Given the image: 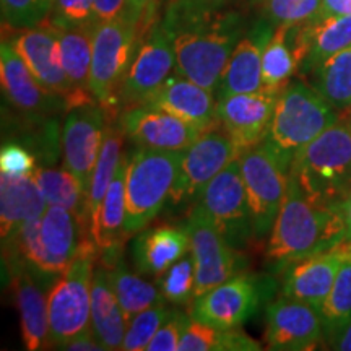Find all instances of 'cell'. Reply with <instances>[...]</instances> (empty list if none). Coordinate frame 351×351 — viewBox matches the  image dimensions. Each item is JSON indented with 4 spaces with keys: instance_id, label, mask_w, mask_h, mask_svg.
<instances>
[{
    "instance_id": "6",
    "label": "cell",
    "mask_w": 351,
    "mask_h": 351,
    "mask_svg": "<svg viewBox=\"0 0 351 351\" xmlns=\"http://www.w3.org/2000/svg\"><path fill=\"white\" fill-rule=\"evenodd\" d=\"M184 152H156L138 148L127 165L125 231L127 236L145 230L171 200L181 171Z\"/></svg>"
},
{
    "instance_id": "38",
    "label": "cell",
    "mask_w": 351,
    "mask_h": 351,
    "mask_svg": "<svg viewBox=\"0 0 351 351\" xmlns=\"http://www.w3.org/2000/svg\"><path fill=\"white\" fill-rule=\"evenodd\" d=\"M169 307L166 304L153 306L150 309H145L137 315H134L129 320V327H127L124 345L122 350L125 351H143L150 345L153 337L160 330V327L168 320L171 315Z\"/></svg>"
},
{
    "instance_id": "30",
    "label": "cell",
    "mask_w": 351,
    "mask_h": 351,
    "mask_svg": "<svg viewBox=\"0 0 351 351\" xmlns=\"http://www.w3.org/2000/svg\"><path fill=\"white\" fill-rule=\"evenodd\" d=\"M34 182L47 205H59L75 213L83 228L91 232V218L88 212V194L73 173L65 168H36Z\"/></svg>"
},
{
    "instance_id": "21",
    "label": "cell",
    "mask_w": 351,
    "mask_h": 351,
    "mask_svg": "<svg viewBox=\"0 0 351 351\" xmlns=\"http://www.w3.org/2000/svg\"><path fill=\"white\" fill-rule=\"evenodd\" d=\"M0 78L8 103L33 119H47L54 114L69 111L62 96L52 93L39 83L10 41H2L0 47Z\"/></svg>"
},
{
    "instance_id": "2",
    "label": "cell",
    "mask_w": 351,
    "mask_h": 351,
    "mask_svg": "<svg viewBox=\"0 0 351 351\" xmlns=\"http://www.w3.org/2000/svg\"><path fill=\"white\" fill-rule=\"evenodd\" d=\"M346 239L340 205H319L307 199L295 174L288 173L287 194L271 228L265 257L274 271L314 256Z\"/></svg>"
},
{
    "instance_id": "7",
    "label": "cell",
    "mask_w": 351,
    "mask_h": 351,
    "mask_svg": "<svg viewBox=\"0 0 351 351\" xmlns=\"http://www.w3.org/2000/svg\"><path fill=\"white\" fill-rule=\"evenodd\" d=\"M138 39L140 26L127 16L95 25L90 90L96 103L108 114L119 112L122 83L134 59Z\"/></svg>"
},
{
    "instance_id": "51",
    "label": "cell",
    "mask_w": 351,
    "mask_h": 351,
    "mask_svg": "<svg viewBox=\"0 0 351 351\" xmlns=\"http://www.w3.org/2000/svg\"><path fill=\"white\" fill-rule=\"evenodd\" d=\"M348 122H350V127H351V114H350V119H348Z\"/></svg>"
},
{
    "instance_id": "31",
    "label": "cell",
    "mask_w": 351,
    "mask_h": 351,
    "mask_svg": "<svg viewBox=\"0 0 351 351\" xmlns=\"http://www.w3.org/2000/svg\"><path fill=\"white\" fill-rule=\"evenodd\" d=\"M106 270L109 283H111L114 293H116V298L119 301L122 311H124L127 320H130L134 315H137L145 309H150L153 306L166 304V300L156 285H152L147 280H143L142 276L130 271L121 258L114 262L112 265L106 267Z\"/></svg>"
},
{
    "instance_id": "13",
    "label": "cell",
    "mask_w": 351,
    "mask_h": 351,
    "mask_svg": "<svg viewBox=\"0 0 351 351\" xmlns=\"http://www.w3.org/2000/svg\"><path fill=\"white\" fill-rule=\"evenodd\" d=\"M184 225L191 236V254L195 265V298L231 276L243 274L245 269L243 256L223 238L218 228L197 205L192 207Z\"/></svg>"
},
{
    "instance_id": "22",
    "label": "cell",
    "mask_w": 351,
    "mask_h": 351,
    "mask_svg": "<svg viewBox=\"0 0 351 351\" xmlns=\"http://www.w3.org/2000/svg\"><path fill=\"white\" fill-rule=\"evenodd\" d=\"M12 291L20 313L21 339L29 351L49 346V295L46 296V285L43 278L20 261H8Z\"/></svg>"
},
{
    "instance_id": "36",
    "label": "cell",
    "mask_w": 351,
    "mask_h": 351,
    "mask_svg": "<svg viewBox=\"0 0 351 351\" xmlns=\"http://www.w3.org/2000/svg\"><path fill=\"white\" fill-rule=\"evenodd\" d=\"M319 313L327 343L351 322V261L341 267Z\"/></svg>"
},
{
    "instance_id": "25",
    "label": "cell",
    "mask_w": 351,
    "mask_h": 351,
    "mask_svg": "<svg viewBox=\"0 0 351 351\" xmlns=\"http://www.w3.org/2000/svg\"><path fill=\"white\" fill-rule=\"evenodd\" d=\"M140 274L158 276L191 254V236L186 225H160L140 232L132 245Z\"/></svg>"
},
{
    "instance_id": "41",
    "label": "cell",
    "mask_w": 351,
    "mask_h": 351,
    "mask_svg": "<svg viewBox=\"0 0 351 351\" xmlns=\"http://www.w3.org/2000/svg\"><path fill=\"white\" fill-rule=\"evenodd\" d=\"M47 20L59 28L96 25L95 0H54Z\"/></svg>"
},
{
    "instance_id": "34",
    "label": "cell",
    "mask_w": 351,
    "mask_h": 351,
    "mask_svg": "<svg viewBox=\"0 0 351 351\" xmlns=\"http://www.w3.org/2000/svg\"><path fill=\"white\" fill-rule=\"evenodd\" d=\"M262 346L239 328H217L191 320L178 351H258Z\"/></svg>"
},
{
    "instance_id": "20",
    "label": "cell",
    "mask_w": 351,
    "mask_h": 351,
    "mask_svg": "<svg viewBox=\"0 0 351 351\" xmlns=\"http://www.w3.org/2000/svg\"><path fill=\"white\" fill-rule=\"evenodd\" d=\"M351 261V241L343 239L333 247L291 263L283 270V296L307 302L320 309L339 276Z\"/></svg>"
},
{
    "instance_id": "29",
    "label": "cell",
    "mask_w": 351,
    "mask_h": 351,
    "mask_svg": "<svg viewBox=\"0 0 351 351\" xmlns=\"http://www.w3.org/2000/svg\"><path fill=\"white\" fill-rule=\"evenodd\" d=\"M60 43L62 67L70 85L75 91L77 106L95 103L90 90L91 56H93V29L95 25L59 28L54 26Z\"/></svg>"
},
{
    "instance_id": "24",
    "label": "cell",
    "mask_w": 351,
    "mask_h": 351,
    "mask_svg": "<svg viewBox=\"0 0 351 351\" xmlns=\"http://www.w3.org/2000/svg\"><path fill=\"white\" fill-rule=\"evenodd\" d=\"M213 95V91L176 72L147 104L173 114L202 130H208L219 125L218 99Z\"/></svg>"
},
{
    "instance_id": "19",
    "label": "cell",
    "mask_w": 351,
    "mask_h": 351,
    "mask_svg": "<svg viewBox=\"0 0 351 351\" xmlns=\"http://www.w3.org/2000/svg\"><path fill=\"white\" fill-rule=\"evenodd\" d=\"M10 43L44 88L62 96L69 111L77 108L75 91L62 67L59 38L49 20L46 19V21L33 28L21 29V33L16 34Z\"/></svg>"
},
{
    "instance_id": "32",
    "label": "cell",
    "mask_w": 351,
    "mask_h": 351,
    "mask_svg": "<svg viewBox=\"0 0 351 351\" xmlns=\"http://www.w3.org/2000/svg\"><path fill=\"white\" fill-rule=\"evenodd\" d=\"M309 75L313 86L332 108L340 112L351 109V46L328 57Z\"/></svg>"
},
{
    "instance_id": "16",
    "label": "cell",
    "mask_w": 351,
    "mask_h": 351,
    "mask_svg": "<svg viewBox=\"0 0 351 351\" xmlns=\"http://www.w3.org/2000/svg\"><path fill=\"white\" fill-rule=\"evenodd\" d=\"M119 125L138 148L156 152H186L204 132L173 114L148 104L121 111Z\"/></svg>"
},
{
    "instance_id": "28",
    "label": "cell",
    "mask_w": 351,
    "mask_h": 351,
    "mask_svg": "<svg viewBox=\"0 0 351 351\" xmlns=\"http://www.w3.org/2000/svg\"><path fill=\"white\" fill-rule=\"evenodd\" d=\"M129 160L122 156L117 173L109 186L103 204L91 219V238L99 252L117 251L129 238L125 231V178Z\"/></svg>"
},
{
    "instance_id": "14",
    "label": "cell",
    "mask_w": 351,
    "mask_h": 351,
    "mask_svg": "<svg viewBox=\"0 0 351 351\" xmlns=\"http://www.w3.org/2000/svg\"><path fill=\"white\" fill-rule=\"evenodd\" d=\"M241 155L243 152L221 125L204 130L200 137L184 152L181 171L171 202H197L215 176L234 160H239Z\"/></svg>"
},
{
    "instance_id": "48",
    "label": "cell",
    "mask_w": 351,
    "mask_h": 351,
    "mask_svg": "<svg viewBox=\"0 0 351 351\" xmlns=\"http://www.w3.org/2000/svg\"><path fill=\"white\" fill-rule=\"evenodd\" d=\"M341 215H343V219H345L346 239L351 241V192L346 195V199L341 202Z\"/></svg>"
},
{
    "instance_id": "18",
    "label": "cell",
    "mask_w": 351,
    "mask_h": 351,
    "mask_svg": "<svg viewBox=\"0 0 351 351\" xmlns=\"http://www.w3.org/2000/svg\"><path fill=\"white\" fill-rule=\"evenodd\" d=\"M265 320L269 350H313L326 340L319 309L293 298L282 296L265 306Z\"/></svg>"
},
{
    "instance_id": "15",
    "label": "cell",
    "mask_w": 351,
    "mask_h": 351,
    "mask_svg": "<svg viewBox=\"0 0 351 351\" xmlns=\"http://www.w3.org/2000/svg\"><path fill=\"white\" fill-rule=\"evenodd\" d=\"M106 111L98 103H88L72 108L65 117L62 129L64 166L82 182L86 194L91 178L106 137Z\"/></svg>"
},
{
    "instance_id": "8",
    "label": "cell",
    "mask_w": 351,
    "mask_h": 351,
    "mask_svg": "<svg viewBox=\"0 0 351 351\" xmlns=\"http://www.w3.org/2000/svg\"><path fill=\"white\" fill-rule=\"evenodd\" d=\"M98 249L86 243L49 291V348L91 328V283Z\"/></svg>"
},
{
    "instance_id": "26",
    "label": "cell",
    "mask_w": 351,
    "mask_h": 351,
    "mask_svg": "<svg viewBox=\"0 0 351 351\" xmlns=\"http://www.w3.org/2000/svg\"><path fill=\"white\" fill-rule=\"evenodd\" d=\"M47 202L29 176H0V228L2 243L29 219L43 215Z\"/></svg>"
},
{
    "instance_id": "27",
    "label": "cell",
    "mask_w": 351,
    "mask_h": 351,
    "mask_svg": "<svg viewBox=\"0 0 351 351\" xmlns=\"http://www.w3.org/2000/svg\"><path fill=\"white\" fill-rule=\"evenodd\" d=\"M129 320L109 283L106 267L95 270L91 283V330L104 350H122Z\"/></svg>"
},
{
    "instance_id": "17",
    "label": "cell",
    "mask_w": 351,
    "mask_h": 351,
    "mask_svg": "<svg viewBox=\"0 0 351 351\" xmlns=\"http://www.w3.org/2000/svg\"><path fill=\"white\" fill-rule=\"evenodd\" d=\"M280 93L282 91L262 88L254 93H236L218 98L219 125L243 153L265 140Z\"/></svg>"
},
{
    "instance_id": "23",
    "label": "cell",
    "mask_w": 351,
    "mask_h": 351,
    "mask_svg": "<svg viewBox=\"0 0 351 351\" xmlns=\"http://www.w3.org/2000/svg\"><path fill=\"white\" fill-rule=\"evenodd\" d=\"M275 28L265 19L258 20L232 51L218 88V98L236 93H254L263 88L262 56Z\"/></svg>"
},
{
    "instance_id": "46",
    "label": "cell",
    "mask_w": 351,
    "mask_h": 351,
    "mask_svg": "<svg viewBox=\"0 0 351 351\" xmlns=\"http://www.w3.org/2000/svg\"><path fill=\"white\" fill-rule=\"evenodd\" d=\"M59 350H69V351H103V345L96 340L95 333L91 328H88L75 339L65 341L64 345L59 346Z\"/></svg>"
},
{
    "instance_id": "33",
    "label": "cell",
    "mask_w": 351,
    "mask_h": 351,
    "mask_svg": "<svg viewBox=\"0 0 351 351\" xmlns=\"http://www.w3.org/2000/svg\"><path fill=\"white\" fill-rule=\"evenodd\" d=\"M351 46V15L309 21V52L300 70L311 73L328 57Z\"/></svg>"
},
{
    "instance_id": "49",
    "label": "cell",
    "mask_w": 351,
    "mask_h": 351,
    "mask_svg": "<svg viewBox=\"0 0 351 351\" xmlns=\"http://www.w3.org/2000/svg\"><path fill=\"white\" fill-rule=\"evenodd\" d=\"M194 2L202 3V5H207V7L221 8V7H226L228 3H231L232 0H194Z\"/></svg>"
},
{
    "instance_id": "37",
    "label": "cell",
    "mask_w": 351,
    "mask_h": 351,
    "mask_svg": "<svg viewBox=\"0 0 351 351\" xmlns=\"http://www.w3.org/2000/svg\"><path fill=\"white\" fill-rule=\"evenodd\" d=\"M156 287L166 302L192 304L195 300V265L192 254L184 256L168 270L156 276Z\"/></svg>"
},
{
    "instance_id": "11",
    "label": "cell",
    "mask_w": 351,
    "mask_h": 351,
    "mask_svg": "<svg viewBox=\"0 0 351 351\" xmlns=\"http://www.w3.org/2000/svg\"><path fill=\"white\" fill-rule=\"evenodd\" d=\"M174 72H178V69L173 43L161 21H155L150 28L140 33L137 49L122 83L119 112L127 108L147 104Z\"/></svg>"
},
{
    "instance_id": "42",
    "label": "cell",
    "mask_w": 351,
    "mask_h": 351,
    "mask_svg": "<svg viewBox=\"0 0 351 351\" xmlns=\"http://www.w3.org/2000/svg\"><path fill=\"white\" fill-rule=\"evenodd\" d=\"M191 320L192 317H189L182 311H171L168 320L160 327L156 335L153 337L150 345L147 346V351H178L184 332H186Z\"/></svg>"
},
{
    "instance_id": "1",
    "label": "cell",
    "mask_w": 351,
    "mask_h": 351,
    "mask_svg": "<svg viewBox=\"0 0 351 351\" xmlns=\"http://www.w3.org/2000/svg\"><path fill=\"white\" fill-rule=\"evenodd\" d=\"M161 25L173 43L179 75L218 91L228 60L245 33L244 16L194 0H169Z\"/></svg>"
},
{
    "instance_id": "45",
    "label": "cell",
    "mask_w": 351,
    "mask_h": 351,
    "mask_svg": "<svg viewBox=\"0 0 351 351\" xmlns=\"http://www.w3.org/2000/svg\"><path fill=\"white\" fill-rule=\"evenodd\" d=\"M127 0H95V13L98 21L116 20L125 15Z\"/></svg>"
},
{
    "instance_id": "44",
    "label": "cell",
    "mask_w": 351,
    "mask_h": 351,
    "mask_svg": "<svg viewBox=\"0 0 351 351\" xmlns=\"http://www.w3.org/2000/svg\"><path fill=\"white\" fill-rule=\"evenodd\" d=\"M161 0H127L125 15L127 19L140 26V32H145L155 23L158 5Z\"/></svg>"
},
{
    "instance_id": "40",
    "label": "cell",
    "mask_w": 351,
    "mask_h": 351,
    "mask_svg": "<svg viewBox=\"0 0 351 351\" xmlns=\"http://www.w3.org/2000/svg\"><path fill=\"white\" fill-rule=\"evenodd\" d=\"M0 5L3 25L15 29L41 25L51 13V3L47 0H0Z\"/></svg>"
},
{
    "instance_id": "10",
    "label": "cell",
    "mask_w": 351,
    "mask_h": 351,
    "mask_svg": "<svg viewBox=\"0 0 351 351\" xmlns=\"http://www.w3.org/2000/svg\"><path fill=\"white\" fill-rule=\"evenodd\" d=\"M195 205L238 251L256 239L239 160H234L215 176Z\"/></svg>"
},
{
    "instance_id": "12",
    "label": "cell",
    "mask_w": 351,
    "mask_h": 351,
    "mask_svg": "<svg viewBox=\"0 0 351 351\" xmlns=\"http://www.w3.org/2000/svg\"><path fill=\"white\" fill-rule=\"evenodd\" d=\"M239 163L251 205L254 236L263 239L270 236L283 205L288 173L263 143L245 150Z\"/></svg>"
},
{
    "instance_id": "39",
    "label": "cell",
    "mask_w": 351,
    "mask_h": 351,
    "mask_svg": "<svg viewBox=\"0 0 351 351\" xmlns=\"http://www.w3.org/2000/svg\"><path fill=\"white\" fill-rule=\"evenodd\" d=\"M322 0H263V15L274 26L301 25L319 19Z\"/></svg>"
},
{
    "instance_id": "43",
    "label": "cell",
    "mask_w": 351,
    "mask_h": 351,
    "mask_svg": "<svg viewBox=\"0 0 351 351\" xmlns=\"http://www.w3.org/2000/svg\"><path fill=\"white\" fill-rule=\"evenodd\" d=\"M38 168L36 156L32 150L20 143H5L0 152V169L10 176H29L33 178Z\"/></svg>"
},
{
    "instance_id": "47",
    "label": "cell",
    "mask_w": 351,
    "mask_h": 351,
    "mask_svg": "<svg viewBox=\"0 0 351 351\" xmlns=\"http://www.w3.org/2000/svg\"><path fill=\"white\" fill-rule=\"evenodd\" d=\"M328 346H330L332 350L351 351V322L339 333V335H335L330 341H328Z\"/></svg>"
},
{
    "instance_id": "9",
    "label": "cell",
    "mask_w": 351,
    "mask_h": 351,
    "mask_svg": "<svg viewBox=\"0 0 351 351\" xmlns=\"http://www.w3.org/2000/svg\"><path fill=\"white\" fill-rule=\"evenodd\" d=\"M275 278L265 274H238L192 302L191 317L217 328H238L274 300Z\"/></svg>"
},
{
    "instance_id": "5",
    "label": "cell",
    "mask_w": 351,
    "mask_h": 351,
    "mask_svg": "<svg viewBox=\"0 0 351 351\" xmlns=\"http://www.w3.org/2000/svg\"><path fill=\"white\" fill-rule=\"evenodd\" d=\"M289 173L307 199L340 205L351 192V127L340 119L298 153Z\"/></svg>"
},
{
    "instance_id": "35",
    "label": "cell",
    "mask_w": 351,
    "mask_h": 351,
    "mask_svg": "<svg viewBox=\"0 0 351 351\" xmlns=\"http://www.w3.org/2000/svg\"><path fill=\"white\" fill-rule=\"evenodd\" d=\"M124 135L125 134L121 129V125L108 127L103 148H101L98 161H96L93 178H91L90 192H88V212H90L91 219L98 213L101 204L104 200V195H106L114 176L117 173V168H119Z\"/></svg>"
},
{
    "instance_id": "3",
    "label": "cell",
    "mask_w": 351,
    "mask_h": 351,
    "mask_svg": "<svg viewBox=\"0 0 351 351\" xmlns=\"http://www.w3.org/2000/svg\"><path fill=\"white\" fill-rule=\"evenodd\" d=\"M91 232L82 226L75 213L47 205L43 215L26 221L10 239L3 241V258L20 261L52 283L69 269Z\"/></svg>"
},
{
    "instance_id": "50",
    "label": "cell",
    "mask_w": 351,
    "mask_h": 351,
    "mask_svg": "<svg viewBox=\"0 0 351 351\" xmlns=\"http://www.w3.org/2000/svg\"><path fill=\"white\" fill-rule=\"evenodd\" d=\"M47 2L51 3V10H52V5H54V0H47Z\"/></svg>"
},
{
    "instance_id": "4",
    "label": "cell",
    "mask_w": 351,
    "mask_h": 351,
    "mask_svg": "<svg viewBox=\"0 0 351 351\" xmlns=\"http://www.w3.org/2000/svg\"><path fill=\"white\" fill-rule=\"evenodd\" d=\"M340 119V111L332 108L314 86L289 80L278 96L269 134L262 143L289 173L298 153Z\"/></svg>"
}]
</instances>
